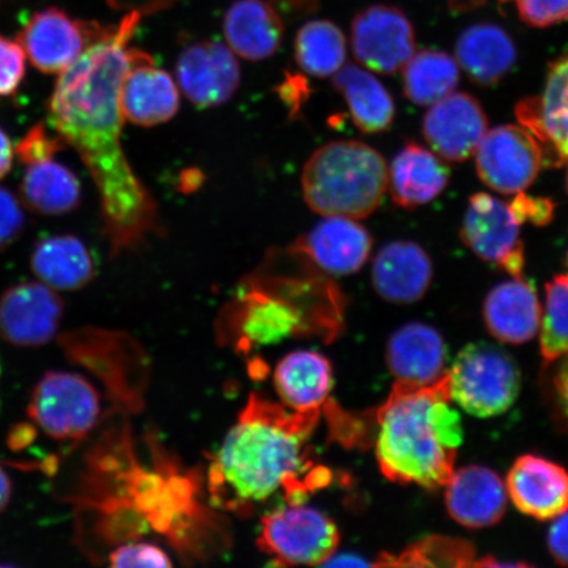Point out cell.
<instances>
[{
  "label": "cell",
  "instance_id": "cell-17",
  "mask_svg": "<svg viewBox=\"0 0 568 568\" xmlns=\"http://www.w3.org/2000/svg\"><path fill=\"white\" fill-rule=\"evenodd\" d=\"M373 239L354 219L328 216L291 245L290 253L314 264L323 273L351 275L365 266Z\"/></svg>",
  "mask_w": 568,
  "mask_h": 568
},
{
  "label": "cell",
  "instance_id": "cell-13",
  "mask_svg": "<svg viewBox=\"0 0 568 568\" xmlns=\"http://www.w3.org/2000/svg\"><path fill=\"white\" fill-rule=\"evenodd\" d=\"M102 31L97 23H83L61 10L48 9L34 13L18 42L36 69L45 74H61Z\"/></svg>",
  "mask_w": 568,
  "mask_h": 568
},
{
  "label": "cell",
  "instance_id": "cell-34",
  "mask_svg": "<svg viewBox=\"0 0 568 568\" xmlns=\"http://www.w3.org/2000/svg\"><path fill=\"white\" fill-rule=\"evenodd\" d=\"M541 355L550 365L568 353V275L546 284V304L541 318Z\"/></svg>",
  "mask_w": 568,
  "mask_h": 568
},
{
  "label": "cell",
  "instance_id": "cell-20",
  "mask_svg": "<svg viewBox=\"0 0 568 568\" xmlns=\"http://www.w3.org/2000/svg\"><path fill=\"white\" fill-rule=\"evenodd\" d=\"M123 115L140 126L168 123L180 110V92L172 75L154 67L152 57L133 65L120 91Z\"/></svg>",
  "mask_w": 568,
  "mask_h": 568
},
{
  "label": "cell",
  "instance_id": "cell-5",
  "mask_svg": "<svg viewBox=\"0 0 568 568\" xmlns=\"http://www.w3.org/2000/svg\"><path fill=\"white\" fill-rule=\"evenodd\" d=\"M308 207L324 217L365 219L388 190L385 159L359 141H333L311 155L302 174Z\"/></svg>",
  "mask_w": 568,
  "mask_h": 568
},
{
  "label": "cell",
  "instance_id": "cell-43",
  "mask_svg": "<svg viewBox=\"0 0 568 568\" xmlns=\"http://www.w3.org/2000/svg\"><path fill=\"white\" fill-rule=\"evenodd\" d=\"M13 158H16V148L12 146L10 138L0 128V180L9 174Z\"/></svg>",
  "mask_w": 568,
  "mask_h": 568
},
{
  "label": "cell",
  "instance_id": "cell-1",
  "mask_svg": "<svg viewBox=\"0 0 568 568\" xmlns=\"http://www.w3.org/2000/svg\"><path fill=\"white\" fill-rule=\"evenodd\" d=\"M140 13L103 28L73 65L60 74L48 120L87 165L101 196L103 232L113 257L144 243L159 230L158 204L123 151L120 91L128 70L148 53L130 47Z\"/></svg>",
  "mask_w": 568,
  "mask_h": 568
},
{
  "label": "cell",
  "instance_id": "cell-22",
  "mask_svg": "<svg viewBox=\"0 0 568 568\" xmlns=\"http://www.w3.org/2000/svg\"><path fill=\"white\" fill-rule=\"evenodd\" d=\"M447 358L444 338L429 325L412 323L389 338L387 362L397 382L429 386L442 379Z\"/></svg>",
  "mask_w": 568,
  "mask_h": 568
},
{
  "label": "cell",
  "instance_id": "cell-31",
  "mask_svg": "<svg viewBox=\"0 0 568 568\" xmlns=\"http://www.w3.org/2000/svg\"><path fill=\"white\" fill-rule=\"evenodd\" d=\"M404 92L412 103L432 105L456 90L458 62L439 51L415 53L403 68Z\"/></svg>",
  "mask_w": 568,
  "mask_h": 568
},
{
  "label": "cell",
  "instance_id": "cell-24",
  "mask_svg": "<svg viewBox=\"0 0 568 568\" xmlns=\"http://www.w3.org/2000/svg\"><path fill=\"white\" fill-rule=\"evenodd\" d=\"M226 42L234 54L247 61H264L278 52L283 20L265 0H236L225 13Z\"/></svg>",
  "mask_w": 568,
  "mask_h": 568
},
{
  "label": "cell",
  "instance_id": "cell-21",
  "mask_svg": "<svg viewBox=\"0 0 568 568\" xmlns=\"http://www.w3.org/2000/svg\"><path fill=\"white\" fill-rule=\"evenodd\" d=\"M432 276L428 253L410 241H394L383 246L373 264L376 293L395 304L420 301L430 286Z\"/></svg>",
  "mask_w": 568,
  "mask_h": 568
},
{
  "label": "cell",
  "instance_id": "cell-36",
  "mask_svg": "<svg viewBox=\"0 0 568 568\" xmlns=\"http://www.w3.org/2000/svg\"><path fill=\"white\" fill-rule=\"evenodd\" d=\"M65 142L55 134L49 133L44 125H34L26 136L18 142L16 153L24 165L48 159L61 151Z\"/></svg>",
  "mask_w": 568,
  "mask_h": 568
},
{
  "label": "cell",
  "instance_id": "cell-7",
  "mask_svg": "<svg viewBox=\"0 0 568 568\" xmlns=\"http://www.w3.org/2000/svg\"><path fill=\"white\" fill-rule=\"evenodd\" d=\"M339 542L336 524L318 509L288 504L262 517L257 545L275 566L324 565Z\"/></svg>",
  "mask_w": 568,
  "mask_h": 568
},
{
  "label": "cell",
  "instance_id": "cell-30",
  "mask_svg": "<svg viewBox=\"0 0 568 568\" xmlns=\"http://www.w3.org/2000/svg\"><path fill=\"white\" fill-rule=\"evenodd\" d=\"M20 184L21 201L40 215H65L81 202V184L70 169L54 159L26 165Z\"/></svg>",
  "mask_w": 568,
  "mask_h": 568
},
{
  "label": "cell",
  "instance_id": "cell-47",
  "mask_svg": "<svg viewBox=\"0 0 568 568\" xmlns=\"http://www.w3.org/2000/svg\"><path fill=\"white\" fill-rule=\"evenodd\" d=\"M0 374H2V366H0Z\"/></svg>",
  "mask_w": 568,
  "mask_h": 568
},
{
  "label": "cell",
  "instance_id": "cell-35",
  "mask_svg": "<svg viewBox=\"0 0 568 568\" xmlns=\"http://www.w3.org/2000/svg\"><path fill=\"white\" fill-rule=\"evenodd\" d=\"M26 52L18 41L0 36V97L16 92L26 74Z\"/></svg>",
  "mask_w": 568,
  "mask_h": 568
},
{
  "label": "cell",
  "instance_id": "cell-39",
  "mask_svg": "<svg viewBox=\"0 0 568 568\" xmlns=\"http://www.w3.org/2000/svg\"><path fill=\"white\" fill-rule=\"evenodd\" d=\"M26 226V213L19 199L0 187V252L20 237Z\"/></svg>",
  "mask_w": 568,
  "mask_h": 568
},
{
  "label": "cell",
  "instance_id": "cell-11",
  "mask_svg": "<svg viewBox=\"0 0 568 568\" xmlns=\"http://www.w3.org/2000/svg\"><path fill=\"white\" fill-rule=\"evenodd\" d=\"M462 240L483 261L506 270L516 278L521 276L520 223L509 204L488 194L474 195L462 226Z\"/></svg>",
  "mask_w": 568,
  "mask_h": 568
},
{
  "label": "cell",
  "instance_id": "cell-38",
  "mask_svg": "<svg viewBox=\"0 0 568 568\" xmlns=\"http://www.w3.org/2000/svg\"><path fill=\"white\" fill-rule=\"evenodd\" d=\"M112 567H170L168 554L159 546L146 542H133L120 546L110 556Z\"/></svg>",
  "mask_w": 568,
  "mask_h": 568
},
{
  "label": "cell",
  "instance_id": "cell-26",
  "mask_svg": "<svg viewBox=\"0 0 568 568\" xmlns=\"http://www.w3.org/2000/svg\"><path fill=\"white\" fill-rule=\"evenodd\" d=\"M274 385L287 408L322 409L333 387L331 362L317 352L290 353L275 368Z\"/></svg>",
  "mask_w": 568,
  "mask_h": 568
},
{
  "label": "cell",
  "instance_id": "cell-44",
  "mask_svg": "<svg viewBox=\"0 0 568 568\" xmlns=\"http://www.w3.org/2000/svg\"><path fill=\"white\" fill-rule=\"evenodd\" d=\"M12 496V481L9 474L4 471V468L0 466V514L4 513V509L9 507Z\"/></svg>",
  "mask_w": 568,
  "mask_h": 568
},
{
  "label": "cell",
  "instance_id": "cell-28",
  "mask_svg": "<svg viewBox=\"0 0 568 568\" xmlns=\"http://www.w3.org/2000/svg\"><path fill=\"white\" fill-rule=\"evenodd\" d=\"M32 272L55 291H75L94 278L95 264L80 239L52 236L36 244L31 257Z\"/></svg>",
  "mask_w": 568,
  "mask_h": 568
},
{
  "label": "cell",
  "instance_id": "cell-45",
  "mask_svg": "<svg viewBox=\"0 0 568 568\" xmlns=\"http://www.w3.org/2000/svg\"><path fill=\"white\" fill-rule=\"evenodd\" d=\"M567 189H568V172H567Z\"/></svg>",
  "mask_w": 568,
  "mask_h": 568
},
{
  "label": "cell",
  "instance_id": "cell-12",
  "mask_svg": "<svg viewBox=\"0 0 568 568\" xmlns=\"http://www.w3.org/2000/svg\"><path fill=\"white\" fill-rule=\"evenodd\" d=\"M63 302L42 282L19 283L0 296V338L17 347L44 346L55 337Z\"/></svg>",
  "mask_w": 568,
  "mask_h": 568
},
{
  "label": "cell",
  "instance_id": "cell-18",
  "mask_svg": "<svg viewBox=\"0 0 568 568\" xmlns=\"http://www.w3.org/2000/svg\"><path fill=\"white\" fill-rule=\"evenodd\" d=\"M507 493L524 515L552 520L568 510V473L549 459L528 454L510 468Z\"/></svg>",
  "mask_w": 568,
  "mask_h": 568
},
{
  "label": "cell",
  "instance_id": "cell-25",
  "mask_svg": "<svg viewBox=\"0 0 568 568\" xmlns=\"http://www.w3.org/2000/svg\"><path fill=\"white\" fill-rule=\"evenodd\" d=\"M450 170L435 152L410 142L396 154L388 170V189L394 202L415 209L436 199L446 189Z\"/></svg>",
  "mask_w": 568,
  "mask_h": 568
},
{
  "label": "cell",
  "instance_id": "cell-2",
  "mask_svg": "<svg viewBox=\"0 0 568 568\" xmlns=\"http://www.w3.org/2000/svg\"><path fill=\"white\" fill-rule=\"evenodd\" d=\"M322 410H293L253 394L212 459L209 491L213 506L241 516L282 493L300 504L329 480L315 467L308 442Z\"/></svg>",
  "mask_w": 568,
  "mask_h": 568
},
{
  "label": "cell",
  "instance_id": "cell-6",
  "mask_svg": "<svg viewBox=\"0 0 568 568\" xmlns=\"http://www.w3.org/2000/svg\"><path fill=\"white\" fill-rule=\"evenodd\" d=\"M449 374L450 399L467 414L494 417L514 406L521 388V375L507 352L488 343L462 349Z\"/></svg>",
  "mask_w": 568,
  "mask_h": 568
},
{
  "label": "cell",
  "instance_id": "cell-3",
  "mask_svg": "<svg viewBox=\"0 0 568 568\" xmlns=\"http://www.w3.org/2000/svg\"><path fill=\"white\" fill-rule=\"evenodd\" d=\"M450 402L447 373L429 386L395 383L375 415V456L388 480L428 489L447 485L464 439Z\"/></svg>",
  "mask_w": 568,
  "mask_h": 568
},
{
  "label": "cell",
  "instance_id": "cell-29",
  "mask_svg": "<svg viewBox=\"0 0 568 568\" xmlns=\"http://www.w3.org/2000/svg\"><path fill=\"white\" fill-rule=\"evenodd\" d=\"M333 87L345 98L353 123L365 133L388 130L395 118L393 97L376 78L364 68L347 63L341 68Z\"/></svg>",
  "mask_w": 568,
  "mask_h": 568
},
{
  "label": "cell",
  "instance_id": "cell-41",
  "mask_svg": "<svg viewBox=\"0 0 568 568\" xmlns=\"http://www.w3.org/2000/svg\"><path fill=\"white\" fill-rule=\"evenodd\" d=\"M548 542L554 559L568 567V510L556 517L549 530Z\"/></svg>",
  "mask_w": 568,
  "mask_h": 568
},
{
  "label": "cell",
  "instance_id": "cell-4",
  "mask_svg": "<svg viewBox=\"0 0 568 568\" xmlns=\"http://www.w3.org/2000/svg\"><path fill=\"white\" fill-rule=\"evenodd\" d=\"M310 262V261H308ZM297 275L247 276L229 305L241 351L317 335L325 339L343 326L344 297L336 284L308 265Z\"/></svg>",
  "mask_w": 568,
  "mask_h": 568
},
{
  "label": "cell",
  "instance_id": "cell-48",
  "mask_svg": "<svg viewBox=\"0 0 568 568\" xmlns=\"http://www.w3.org/2000/svg\"><path fill=\"white\" fill-rule=\"evenodd\" d=\"M567 265H568V254H567Z\"/></svg>",
  "mask_w": 568,
  "mask_h": 568
},
{
  "label": "cell",
  "instance_id": "cell-33",
  "mask_svg": "<svg viewBox=\"0 0 568 568\" xmlns=\"http://www.w3.org/2000/svg\"><path fill=\"white\" fill-rule=\"evenodd\" d=\"M475 562L470 544L449 537H429L409 546L399 556L383 554L373 566L466 567Z\"/></svg>",
  "mask_w": 568,
  "mask_h": 568
},
{
  "label": "cell",
  "instance_id": "cell-10",
  "mask_svg": "<svg viewBox=\"0 0 568 568\" xmlns=\"http://www.w3.org/2000/svg\"><path fill=\"white\" fill-rule=\"evenodd\" d=\"M352 48L355 59L365 68L394 74L416 53L414 26L396 7H368L353 20Z\"/></svg>",
  "mask_w": 568,
  "mask_h": 568
},
{
  "label": "cell",
  "instance_id": "cell-19",
  "mask_svg": "<svg viewBox=\"0 0 568 568\" xmlns=\"http://www.w3.org/2000/svg\"><path fill=\"white\" fill-rule=\"evenodd\" d=\"M446 486L449 515L468 529L493 527L506 514L507 488L499 475L487 467H462Z\"/></svg>",
  "mask_w": 568,
  "mask_h": 568
},
{
  "label": "cell",
  "instance_id": "cell-8",
  "mask_svg": "<svg viewBox=\"0 0 568 568\" xmlns=\"http://www.w3.org/2000/svg\"><path fill=\"white\" fill-rule=\"evenodd\" d=\"M101 397L82 375L49 372L34 386L27 414L47 436L81 439L101 417Z\"/></svg>",
  "mask_w": 568,
  "mask_h": 568
},
{
  "label": "cell",
  "instance_id": "cell-9",
  "mask_svg": "<svg viewBox=\"0 0 568 568\" xmlns=\"http://www.w3.org/2000/svg\"><path fill=\"white\" fill-rule=\"evenodd\" d=\"M475 158L481 182L506 195L523 193L545 166L541 146L520 125H500L487 131Z\"/></svg>",
  "mask_w": 568,
  "mask_h": 568
},
{
  "label": "cell",
  "instance_id": "cell-14",
  "mask_svg": "<svg viewBox=\"0 0 568 568\" xmlns=\"http://www.w3.org/2000/svg\"><path fill=\"white\" fill-rule=\"evenodd\" d=\"M178 83L199 109H212L232 99L240 88L236 54L220 41H199L183 49L176 62Z\"/></svg>",
  "mask_w": 568,
  "mask_h": 568
},
{
  "label": "cell",
  "instance_id": "cell-15",
  "mask_svg": "<svg viewBox=\"0 0 568 568\" xmlns=\"http://www.w3.org/2000/svg\"><path fill=\"white\" fill-rule=\"evenodd\" d=\"M488 120L477 99L450 92L425 113L423 133L432 151L445 161H466L477 152Z\"/></svg>",
  "mask_w": 568,
  "mask_h": 568
},
{
  "label": "cell",
  "instance_id": "cell-42",
  "mask_svg": "<svg viewBox=\"0 0 568 568\" xmlns=\"http://www.w3.org/2000/svg\"><path fill=\"white\" fill-rule=\"evenodd\" d=\"M554 387H556L560 414H562L568 423V353L562 362H560L557 374L554 376Z\"/></svg>",
  "mask_w": 568,
  "mask_h": 568
},
{
  "label": "cell",
  "instance_id": "cell-16",
  "mask_svg": "<svg viewBox=\"0 0 568 568\" xmlns=\"http://www.w3.org/2000/svg\"><path fill=\"white\" fill-rule=\"evenodd\" d=\"M516 113L541 146L544 165H565L568 162V53L551 63L542 97L525 99Z\"/></svg>",
  "mask_w": 568,
  "mask_h": 568
},
{
  "label": "cell",
  "instance_id": "cell-37",
  "mask_svg": "<svg viewBox=\"0 0 568 568\" xmlns=\"http://www.w3.org/2000/svg\"><path fill=\"white\" fill-rule=\"evenodd\" d=\"M524 23L548 28L568 21V0H516Z\"/></svg>",
  "mask_w": 568,
  "mask_h": 568
},
{
  "label": "cell",
  "instance_id": "cell-23",
  "mask_svg": "<svg viewBox=\"0 0 568 568\" xmlns=\"http://www.w3.org/2000/svg\"><path fill=\"white\" fill-rule=\"evenodd\" d=\"M541 318L536 290L523 276L496 286L485 302L487 328L503 343H528L536 337Z\"/></svg>",
  "mask_w": 568,
  "mask_h": 568
},
{
  "label": "cell",
  "instance_id": "cell-40",
  "mask_svg": "<svg viewBox=\"0 0 568 568\" xmlns=\"http://www.w3.org/2000/svg\"><path fill=\"white\" fill-rule=\"evenodd\" d=\"M509 207L520 224L530 222L535 225H545L551 222L554 215V204L549 199L532 197L523 193H518Z\"/></svg>",
  "mask_w": 568,
  "mask_h": 568
},
{
  "label": "cell",
  "instance_id": "cell-46",
  "mask_svg": "<svg viewBox=\"0 0 568 568\" xmlns=\"http://www.w3.org/2000/svg\"><path fill=\"white\" fill-rule=\"evenodd\" d=\"M501 2H509V0H501Z\"/></svg>",
  "mask_w": 568,
  "mask_h": 568
},
{
  "label": "cell",
  "instance_id": "cell-27",
  "mask_svg": "<svg viewBox=\"0 0 568 568\" xmlns=\"http://www.w3.org/2000/svg\"><path fill=\"white\" fill-rule=\"evenodd\" d=\"M456 57L473 82L489 87L499 82L515 67L517 51L514 40L503 28L480 23L460 33Z\"/></svg>",
  "mask_w": 568,
  "mask_h": 568
},
{
  "label": "cell",
  "instance_id": "cell-32",
  "mask_svg": "<svg viewBox=\"0 0 568 568\" xmlns=\"http://www.w3.org/2000/svg\"><path fill=\"white\" fill-rule=\"evenodd\" d=\"M297 65L310 75H335L345 65L346 39L329 20H312L297 31L294 44Z\"/></svg>",
  "mask_w": 568,
  "mask_h": 568
}]
</instances>
